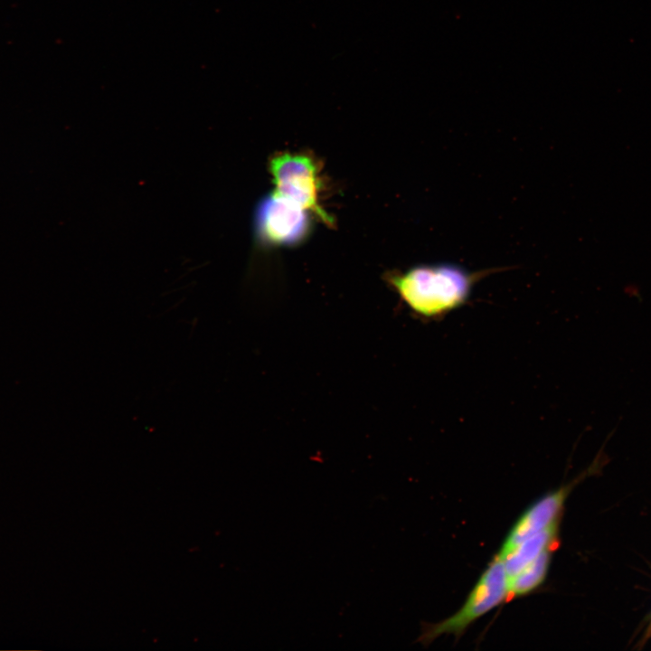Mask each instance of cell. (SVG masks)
Returning a JSON list of instances; mask_svg holds the SVG:
<instances>
[{"label":"cell","mask_w":651,"mask_h":651,"mask_svg":"<svg viewBox=\"0 0 651 651\" xmlns=\"http://www.w3.org/2000/svg\"><path fill=\"white\" fill-rule=\"evenodd\" d=\"M489 271L472 272L454 263L425 264L393 274L389 282L413 313L436 319L467 303L476 282Z\"/></svg>","instance_id":"6da1fadb"},{"label":"cell","mask_w":651,"mask_h":651,"mask_svg":"<svg viewBox=\"0 0 651 651\" xmlns=\"http://www.w3.org/2000/svg\"><path fill=\"white\" fill-rule=\"evenodd\" d=\"M507 597L508 574L504 561L496 555L483 571L462 607L439 622L422 623L416 641L428 646L444 635L459 637L472 623L501 605Z\"/></svg>","instance_id":"7a4b0ae2"},{"label":"cell","mask_w":651,"mask_h":651,"mask_svg":"<svg viewBox=\"0 0 651 651\" xmlns=\"http://www.w3.org/2000/svg\"><path fill=\"white\" fill-rule=\"evenodd\" d=\"M269 171L275 193L307 211H313L326 222H332L331 218L319 205L318 171L310 157L298 154H281L271 159Z\"/></svg>","instance_id":"3957f363"},{"label":"cell","mask_w":651,"mask_h":651,"mask_svg":"<svg viewBox=\"0 0 651 651\" xmlns=\"http://www.w3.org/2000/svg\"><path fill=\"white\" fill-rule=\"evenodd\" d=\"M307 210L277 193L264 197L255 211V231L266 244L290 245L304 239L309 229Z\"/></svg>","instance_id":"277c9868"},{"label":"cell","mask_w":651,"mask_h":651,"mask_svg":"<svg viewBox=\"0 0 651 651\" xmlns=\"http://www.w3.org/2000/svg\"><path fill=\"white\" fill-rule=\"evenodd\" d=\"M572 484L551 491L531 505L508 533L497 556L505 559L522 541L560 521Z\"/></svg>","instance_id":"5b68a950"},{"label":"cell","mask_w":651,"mask_h":651,"mask_svg":"<svg viewBox=\"0 0 651 651\" xmlns=\"http://www.w3.org/2000/svg\"><path fill=\"white\" fill-rule=\"evenodd\" d=\"M559 532V521L547 528L522 541L502 561L509 576L519 571L525 565L538 557L543 551L556 542Z\"/></svg>","instance_id":"8992f818"},{"label":"cell","mask_w":651,"mask_h":651,"mask_svg":"<svg viewBox=\"0 0 651 651\" xmlns=\"http://www.w3.org/2000/svg\"><path fill=\"white\" fill-rule=\"evenodd\" d=\"M552 552V548L546 549L519 571L508 577V597H523L541 587L549 572Z\"/></svg>","instance_id":"52a82bcc"},{"label":"cell","mask_w":651,"mask_h":651,"mask_svg":"<svg viewBox=\"0 0 651 651\" xmlns=\"http://www.w3.org/2000/svg\"><path fill=\"white\" fill-rule=\"evenodd\" d=\"M648 633L651 634V623H650V627L648 628Z\"/></svg>","instance_id":"ba28073f"}]
</instances>
